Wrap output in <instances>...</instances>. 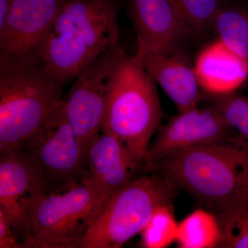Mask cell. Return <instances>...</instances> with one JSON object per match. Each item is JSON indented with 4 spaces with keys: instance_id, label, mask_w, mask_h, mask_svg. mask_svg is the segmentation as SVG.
Masks as SVG:
<instances>
[{
    "instance_id": "3",
    "label": "cell",
    "mask_w": 248,
    "mask_h": 248,
    "mask_svg": "<svg viewBox=\"0 0 248 248\" xmlns=\"http://www.w3.org/2000/svg\"><path fill=\"white\" fill-rule=\"evenodd\" d=\"M156 84L135 57L125 52L111 78L103 124L102 130L123 142L144 170L147 151L162 118Z\"/></svg>"
},
{
    "instance_id": "15",
    "label": "cell",
    "mask_w": 248,
    "mask_h": 248,
    "mask_svg": "<svg viewBox=\"0 0 248 248\" xmlns=\"http://www.w3.org/2000/svg\"><path fill=\"white\" fill-rule=\"evenodd\" d=\"M195 71L202 90L212 95L235 93L248 80V65L217 40L202 50Z\"/></svg>"
},
{
    "instance_id": "8",
    "label": "cell",
    "mask_w": 248,
    "mask_h": 248,
    "mask_svg": "<svg viewBox=\"0 0 248 248\" xmlns=\"http://www.w3.org/2000/svg\"><path fill=\"white\" fill-rule=\"evenodd\" d=\"M233 128L211 105L179 111L160 126L144 160L145 170L161 160L202 145L223 141L232 136Z\"/></svg>"
},
{
    "instance_id": "10",
    "label": "cell",
    "mask_w": 248,
    "mask_h": 248,
    "mask_svg": "<svg viewBox=\"0 0 248 248\" xmlns=\"http://www.w3.org/2000/svg\"><path fill=\"white\" fill-rule=\"evenodd\" d=\"M44 194L47 192L42 172L27 153L19 150L1 155L0 210L16 234L27 209Z\"/></svg>"
},
{
    "instance_id": "5",
    "label": "cell",
    "mask_w": 248,
    "mask_h": 248,
    "mask_svg": "<svg viewBox=\"0 0 248 248\" xmlns=\"http://www.w3.org/2000/svg\"><path fill=\"white\" fill-rule=\"evenodd\" d=\"M104 203L84 180L63 192L44 194L24 213L18 233L23 248H78Z\"/></svg>"
},
{
    "instance_id": "1",
    "label": "cell",
    "mask_w": 248,
    "mask_h": 248,
    "mask_svg": "<svg viewBox=\"0 0 248 248\" xmlns=\"http://www.w3.org/2000/svg\"><path fill=\"white\" fill-rule=\"evenodd\" d=\"M159 173L216 213L248 200V140L232 135L158 161Z\"/></svg>"
},
{
    "instance_id": "13",
    "label": "cell",
    "mask_w": 248,
    "mask_h": 248,
    "mask_svg": "<svg viewBox=\"0 0 248 248\" xmlns=\"http://www.w3.org/2000/svg\"><path fill=\"white\" fill-rule=\"evenodd\" d=\"M128 8L137 40L159 51H182L186 41L196 34L172 0H128Z\"/></svg>"
},
{
    "instance_id": "23",
    "label": "cell",
    "mask_w": 248,
    "mask_h": 248,
    "mask_svg": "<svg viewBox=\"0 0 248 248\" xmlns=\"http://www.w3.org/2000/svg\"><path fill=\"white\" fill-rule=\"evenodd\" d=\"M22 242L11 223L0 210V248H22Z\"/></svg>"
},
{
    "instance_id": "22",
    "label": "cell",
    "mask_w": 248,
    "mask_h": 248,
    "mask_svg": "<svg viewBox=\"0 0 248 248\" xmlns=\"http://www.w3.org/2000/svg\"><path fill=\"white\" fill-rule=\"evenodd\" d=\"M212 107L238 134L248 140V96L236 92L213 95Z\"/></svg>"
},
{
    "instance_id": "19",
    "label": "cell",
    "mask_w": 248,
    "mask_h": 248,
    "mask_svg": "<svg viewBox=\"0 0 248 248\" xmlns=\"http://www.w3.org/2000/svg\"><path fill=\"white\" fill-rule=\"evenodd\" d=\"M179 223L172 204L161 205L155 210L141 231V244L146 248L168 247L177 239Z\"/></svg>"
},
{
    "instance_id": "14",
    "label": "cell",
    "mask_w": 248,
    "mask_h": 248,
    "mask_svg": "<svg viewBox=\"0 0 248 248\" xmlns=\"http://www.w3.org/2000/svg\"><path fill=\"white\" fill-rule=\"evenodd\" d=\"M142 169L144 167L132 157L123 142L102 130L88 151L84 181L105 202L115 191L135 179Z\"/></svg>"
},
{
    "instance_id": "9",
    "label": "cell",
    "mask_w": 248,
    "mask_h": 248,
    "mask_svg": "<svg viewBox=\"0 0 248 248\" xmlns=\"http://www.w3.org/2000/svg\"><path fill=\"white\" fill-rule=\"evenodd\" d=\"M120 9L117 0H66L53 31L71 34L91 48L104 52L119 43Z\"/></svg>"
},
{
    "instance_id": "2",
    "label": "cell",
    "mask_w": 248,
    "mask_h": 248,
    "mask_svg": "<svg viewBox=\"0 0 248 248\" xmlns=\"http://www.w3.org/2000/svg\"><path fill=\"white\" fill-rule=\"evenodd\" d=\"M63 88L38 51L0 54V154L22 148L61 102Z\"/></svg>"
},
{
    "instance_id": "12",
    "label": "cell",
    "mask_w": 248,
    "mask_h": 248,
    "mask_svg": "<svg viewBox=\"0 0 248 248\" xmlns=\"http://www.w3.org/2000/svg\"><path fill=\"white\" fill-rule=\"evenodd\" d=\"M66 0H14L6 25L0 31V54L20 55L37 51L53 30Z\"/></svg>"
},
{
    "instance_id": "7",
    "label": "cell",
    "mask_w": 248,
    "mask_h": 248,
    "mask_svg": "<svg viewBox=\"0 0 248 248\" xmlns=\"http://www.w3.org/2000/svg\"><path fill=\"white\" fill-rule=\"evenodd\" d=\"M125 52L120 43L103 52L75 79L63 99L67 119L87 154L102 132L111 78Z\"/></svg>"
},
{
    "instance_id": "17",
    "label": "cell",
    "mask_w": 248,
    "mask_h": 248,
    "mask_svg": "<svg viewBox=\"0 0 248 248\" xmlns=\"http://www.w3.org/2000/svg\"><path fill=\"white\" fill-rule=\"evenodd\" d=\"M221 239L217 215L200 208L179 223L176 241L181 248H213L220 247Z\"/></svg>"
},
{
    "instance_id": "11",
    "label": "cell",
    "mask_w": 248,
    "mask_h": 248,
    "mask_svg": "<svg viewBox=\"0 0 248 248\" xmlns=\"http://www.w3.org/2000/svg\"><path fill=\"white\" fill-rule=\"evenodd\" d=\"M138 40L134 56L148 74L159 85L179 111L198 107L202 88L195 68L182 51L164 53Z\"/></svg>"
},
{
    "instance_id": "4",
    "label": "cell",
    "mask_w": 248,
    "mask_h": 248,
    "mask_svg": "<svg viewBox=\"0 0 248 248\" xmlns=\"http://www.w3.org/2000/svg\"><path fill=\"white\" fill-rule=\"evenodd\" d=\"M135 178L112 194L79 241V248H120L140 234L161 205L172 204L178 190L157 172Z\"/></svg>"
},
{
    "instance_id": "6",
    "label": "cell",
    "mask_w": 248,
    "mask_h": 248,
    "mask_svg": "<svg viewBox=\"0 0 248 248\" xmlns=\"http://www.w3.org/2000/svg\"><path fill=\"white\" fill-rule=\"evenodd\" d=\"M20 150L38 166L47 194L69 190L87 175V153L67 119L63 99Z\"/></svg>"
},
{
    "instance_id": "16",
    "label": "cell",
    "mask_w": 248,
    "mask_h": 248,
    "mask_svg": "<svg viewBox=\"0 0 248 248\" xmlns=\"http://www.w3.org/2000/svg\"><path fill=\"white\" fill-rule=\"evenodd\" d=\"M49 72L63 86L76 79L103 53L69 33L53 30L37 49Z\"/></svg>"
},
{
    "instance_id": "18",
    "label": "cell",
    "mask_w": 248,
    "mask_h": 248,
    "mask_svg": "<svg viewBox=\"0 0 248 248\" xmlns=\"http://www.w3.org/2000/svg\"><path fill=\"white\" fill-rule=\"evenodd\" d=\"M213 27L218 41L248 65V11L237 7H222Z\"/></svg>"
},
{
    "instance_id": "24",
    "label": "cell",
    "mask_w": 248,
    "mask_h": 248,
    "mask_svg": "<svg viewBox=\"0 0 248 248\" xmlns=\"http://www.w3.org/2000/svg\"><path fill=\"white\" fill-rule=\"evenodd\" d=\"M14 2V0H0V31L6 25Z\"/></svg>"
},
{
    "instance_id": "20",
    "label": "cell",
    "mask_w": 248,
    "mask_h": 248,
    "mask_svg": "<svg viewBox=\"0 0 248 248\" xmlns=\"http://www.w3.org/2000/svg\"><path fill=\"white\" fill-rule=\"evenodd\" d=\"M215 214L221 229L219 248H248V200Z\"/></svg>"
},
{
    "instance_id": "21",
    "label": "cell",
    "mask_w": 248,
    "mask_h": 248,
    "mask_svg": "<svg viewBox=\"0 0 248 248\" xmlns=\"http://www.w3.org/2000/svg\"><path fill=\"white\" fill-rule=\"evenodd\" d=\"M184 20L197 32L213 27L223 0H172Z\"/></svg>"
}]
</instances>
